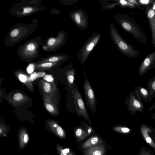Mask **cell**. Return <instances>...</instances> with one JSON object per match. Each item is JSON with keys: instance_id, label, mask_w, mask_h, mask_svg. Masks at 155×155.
I'll return each mask as SVG.
<instances>
[{"instance_id": "obj_20", "label": "cell", "mask_w": 155, "mask_h": 155, "mask_svg": "<svg viewBox=\"0 0 155 155\" xmlns=\"http://www.w3.org/2000/svg\"><path fill=\"white\" fill-rule=\"evenodd\" d=\"M58 63L59 62L54 63L44 62L38 63L35 65V67L37 69L40 70H49L57 65Z\"/></svg>"}, {"instance_id": "obj_21", "label": "cell", "mask_w": 155, "mask_h": 155, "mask_svg": "<svg viewBox=\"0 0 155 155\" xmlns=\"http://www.w3.org/2000/svg\"><path fill=\"white\" fill-rule=\"evenodd\" d=\"M116 2L113 3H109L106 2V1L100 0V3L102 5V9L105 10H110L114 8L118 5L117 0Z\"/></svg>"}, {"instance_id": "obj_15", "label": "cell", "mask_w": 155, "mask_h": 155, "mask_svg": "<svg viewBox=\"0 0 155 155\" xmlns=\"http://www.w3.org/2000/svg\"><path fill=\"white\" fill-rule=\"evenodd\" d=\"M105 149L103 146H97L91 147L85 151L86 155H104Z\"/></svg>"}, {"instance_id": "obj_47", "label": "cell", "mask_w": 155, "mask_h": 155, "mask_svg": "<svg viewBox=\"0 0 155 155\" xmlns=\"http://www.w3.org/2000/svg\"><path fill=\"white\" fill-rule=\"evenodd\" d=\"M0 133L1 134L2 132V129H1V128H0Z\"/></svg>"}, {"instance_id": "obj_27", "label": "cell", "mask_w": 155, "mask_h": 155, "mask_svg": "<svg viewBox=\"0 0 155 155\" xmlns=\"http://www.w3.org/2000/svg\"><path fill=\"white\" fill-rule=\"evenodd\" d=\"M115 129L118 131H120L123 133H127L130 131V129L127 127L123 126H118L115 127Z\"/></svg>"}, {"instance_id": "obj_6", "label": "cell", "mask_w": 155, "mask_h": 155, "mask_svg": "<svg viewBox=\"0 0 155 155\" xmlns=\"http://www.w3.org/2000/svg\"><path fill=\"white\" fill-rule=\"evenodd\" d=\"M70 18L75 25L81 29H87L88 26L87 14L83 9H79L72 11L70 13Z\"/></svg>"}, {"instance_id": "obj_29", "label": "cell", "mask_w": 155, "mask_h": 155, "mask_svg": "<svg viewBox=\"0 0 155 155\" xmlns=\"http://www.w3.org/2000/svg\"><path fill=\"white\" fill-rule=\"evenodd\" d=\"M35 65L33 64H30L27 67L26 71L29 74H31L33 72L35 68Z\"/></svg>"}, {"instance_id": "obj_33", "label": "cell", "mask_w": 155, "mask_h": 155, "mask_svg": "<svg viewBox=\"0 0 155 155\" xmlns=\"http://www.w3.org/2000/svg\"><path fill=\"white\" fill-rule=\"evenodd\" d=\"M33 9L31 7H25L23 9V12L24 14H28L31 12Z\"/></svg>"}, {"instance_id": "obj_25", "label": "cell", "mask_w": 155, "mask_h": 155, "mask_svg": "<svg viewBox=\"0 0 155 155\" xmlns=\"http://www.w3.org/2000/svg\"><path fill=\"white\" fill-rule=\"evenodd\" d=\"M139 3L141 5L147 7L150 6L155 2L154 0H137Z\"/></svg>"}, {"instance_id": "obj_12", "label": "cell", "mask_w": 155, "mask_h": 155, "mask_svg": "<svg viewBox=\"0 0 155 155\" xmlns=\"http://www.w3.org/2000/svg\"><path fill=\"white\" fill-rule=\"evenodd\" d=\"M41 93L43 95L44 105L46 109L50 114L53 115H58V110L53 100L42 91Z\"/></svg>"}, {"instance_id": "obj_31", "label": "cell", "mask_w": 155, "mask_h": 155, "mask_svg": "<svg viewBox=\"0 0 155 155\" xmlns=\"http://www.w3.org/2000/svg\"><path fill=\"white\" fill-rule=\"evenodd\" d=\"M134 93L138 100L142 103H143L142 99L140 96V94L139 93L137 87L134 86Z\"/></svg>"}, {"instance_id": "obj_17", "label": "cell", "mask_w": 155, "mask_h": 155, "mask_svg": "<svg viewBox=\"0 0 155 155\" xmlns=\"http://www.w3.org/2000/svg\"><path fill=\"white\" fill-rule=\"evenodd\" d=\"M68 56L67 55L61 54L58 56H52L40 61L39 63L44 62L54 63L61 61H67Z\"/></svg>"}, {"instance_id": "obj_13", "label": "cell", "mask_w": 155, "mask_h": 155, "mask_svg": "<svg viewBox=\"0 0 155 155\" xmlns=\"http://www.w3.org/2000/svg\"><path fill=\"white\" fill-rule=\"evenodd\" d=\"M154 128L146 124H142L140 126V129L145 141L155 150V144L149 135L148 132L153 130Z\"/></svg>"}, {"instance_id": "obj_44", "label": "cell", "mask_w": 155, "mask_h": 155, "mask_svg": "<svg viewBox=\"0 0 155 155\" xmlns=\"http://www.w3.org/2000/svg\"><path fill=\"white\" fill-rule=\"evenodd\" d=\"M155 68V61H154V63L153 64L151 67V69L152 68Z\"/></svg>"}, {"instance_id": "obj_42", "label": "cell", "mask_w": 155, "mask_h": 155, "mask_svg": "<svg viewBox=\"0 0 155 155\" xmlns=\"http://www.w3.org/2000/svg\"><path fill=\"white\" fill-rule=\"evenodd\" d=\"M150 118L152 120H155V111Z\"/></svg>"}, {"instance_id": "obj_22", "label": "cell", "mask_w": 155, "mask_h": 155, "mask_svg": "<svg viewBox=\"0 0 155 155\" xmlns=\"http://www.w3.org/2000/svg\"><path fill=\"white\" fill-rule=\"evenodd\" d=\"M99 140L97 137H93L86 141L82 146L83 148L89 147L97 143Z\"/></svg>"}, {"instance_id": "obj_2", "label": "cell", "mask_w": 155, "mask_h": 155, "mask_svg": "<svg viewBox=\"0 0 155 155\" xmlns=\"http://www.w3.org/2000/svg\"><path fill=\"white\" fill-rule=\"evenodd\" d=\"M109 31L112 41L123 54L130 58H134L139 55L140 51L123 39L112 23L111 24L109 27Z\"/></svg>"}, {"instance_id": "obj_4", "label": "cell", "mask_w": 155, "mask_h": 155, "mask_svg": "<svg viewBox=\"0 0 155 155\" xmlns=\"http://www.w3.org/2000/svg\"><path fill=\"white\" fill-rule=\"evenodd\" d=\"M84 82L83 87L85 97L86 104L88 107L94 113L96 111L97 103L94 91L90 84L86 74H84Z\"/></svg>"}, {"instance_id": "obj_16", "label": "cell", "mask_w": 155, "mask_h": 155, "mask_svg": "<svg viewBox=\"0 0 155 155\" xmlns=\"http://www.w3.org/2000/svg\"><path fill=\"white\" fill-rule=\"evenodd\" d=\"M146 86L148 89L150 93V104L152 101V99L155 97V75L148 81Z\"/></svg>"}, {"instance_id": "obj_41", "label": "cell", "mask_w": 155, "mask_h": 155, "mask_svg": "<svg viewBox=\"0 0 155 155\" xmlns=\"http://www.w3.org/2000/svg\"><path fill=\"white\" fill-rule=\"evenodd\" d=\"M143 153H142L140 155H151L150 153H148L147 152L144 151Z\"/></svg>"}, {"instance_id": "obj_7", "label": "cell", "mask_w": 155, "mask_h": 155, "mask_svg": "<svg viewBox=\"0 0 155 155\" xmlns=\"http://www.w3.org/2000/svg\"><path fill=\"white\" fill-rule=\"evenodd\" d=\"M76 109L78 115L82 116L88 121L90 119L85 107L82 96L76 86L72 90Z\"/></svg>"}, {"instance_id": "obj_18", "label": "cell", "mask_w": 155, "mask_h": 155, "mask_svg": "<svg viewBox=\"0 0 155 155\" xmlns=\"http://www.w3.org/2000/svg\"><path fill=\"white\" fill-rule=\"evenodd\" d=\"M75 71L72 67L68 69L66 72V78L69 87L73 88L74 87Z\"/></svg>"}, {"instance_id": "obj_24", "label": "cell", "mask_w": 155, "mask_h": 155, "mask_svg": "<svg viewBox=\"0 0 155 155\" xmlns=\"http://www.w3.org/2000/svg\"><path fill=\"white\" fill-rule=\"evenodd\" d=\"M46 73L44 72H35L30 76V78L32 81H33L38 78L45 76Z\"/></svg>"}, {"instance_id": "obj_40", "label": "cell", "mask_w": 155, "mask_h": 155, "mask_svg": "<svg viewBox=\"0 0 155 155\" xmlns=\"http://www.w3.org/2000/svg\"><path fill=\"white\" fill-rule=\"evenodd\" d=\"M69 149L68 148H67L62 150V152L64 153H67L69 152Z\"/></svg>"}, {"instance_id": "obj_32", "label": "cell", "mask_w": 155, "mask_h": 155, "mask_svg": "<svg viewBox=\"0 0 155 155\" xmlns=\"http://www.w3.org/2000/svg\"><path fill=\"white\" fill-rule=\"evenodd\" d=\"M79 0H69L62 1L63 3L67 5H72L76 3Z\"/></svg>"}, {"instance_id": "obj_23", "label": "cell", "mask_w": 155, "mask_h": 155, "mask_svg": "<svg viewBox=\"0 0 155 155\" xmlns=\"http://www.w3.org/2000/svg\"><path fill=\"white\" fill-rule=\"evenodd\" d=\"M118 5L123 8H134L135 7L132 4L127 2L126 0H117Z\"/></svg>"}, {"instance_id": "obj_45", "label": "cell", "mask_w": 155, "mask_h": 155, "mask_svg": "<svg viewBox=\"0 0 155 155\" xmlns=\"http://www.w3.org/2000/svg\"><path fill=\"white\" fill-rule=\"evenodd\" d=\"M43 48V49L45 50H46L47 48L46 46H44Z\"/></svg>"}, {"instance_id": "obj_36", "label": "cell", "mask_w": 155, "mask_h": 155, "mask_svg": "<svg viewBox=\"0 0 155 155\" xmlns=\"http://www.w3.org/2000/svg\"><path fill=\"white\" fill-rule=\"evenodd\" d=\"M84 130L82 128H78L77 129L75 132L76 135L77 137H80L83 133H84Z\"/></svg>"}, {"instance_id": "obj_43", "label": "cell", "mask_w": 155, "mask_h": 155, "mask_svg": "<svg viewBox=\"0 0 155 155\" xmlns=\"http://www.w3.org/2000/svg\"><path fill=\"white\" fill-rule=\"evenodd\" d=\"M152 5V8L153 9H155V1L154 2V3Z\"/></svg>"}, {"instance_id": "obj_3", "label": "cell", "mask_w": 155, "mask_h": 155, "mask_svg": "<svg viewBox=\"0 0 155 155\" xmlns=\"http://www.w3.org/2000/svg\"><path fill=\"white\" fill-rule=\"evenodd\" d=\"M101 35L95 32L84 43L77 55V58L81 65L84 64L90 54L98 43Z\"/></svg>"}, {"instance_id": "obj_8", "label": "cell", "mask_w": 155, "mask_h": 155, "mask_svg": "<svg viewBox=\"0 0 155 155\" xmlns=\"http://www.w3.org/2000/svg\"><path fill=\"white\" fill-rule=\"evenodd\" d=\"M155 61V51L148 54L142 62L138 70V76L141 77L146 74L151 69Z\"/></svg>"}, {"instance_id": "obj_19", "label": "cell", "mask_w": 155, "mask_h": 155, "mask_svg": "<svg viewBox=\"0 0 155 155\" xmlns=\"http://www.w3.org/2000/svg\"><path fill=\"white\" fill-rule=\"evenodd\" d=\"M137 87L142 100L149 103L150 93L148 89L140 85H138Z\"/></svg>"}, {"instance_id": "obj_37", "label": "cell", "mask_w": 155, "mask_h": 155, "mask_svg": "<svg viewBox=\"0 0 155 155\" xmlns=\"http://www.w3.org/2000/svg\"><path fill=\"white\" fill-rule=\"evenodd\" d=\"M58 133L60 136H62L64 135V131L62 128L60 126H58L57 128Z\"/></svg>"}, {"instance_id": "obj_46", "label": "cell", "mask_w": 155, "mask_h": 155, "mask_svg": "<svg viewBox=\"0 0 155 155\" xmlns=\"http://www.w3.org/2000/svg\"><path fill=\"white\" fill-rule=\"evenodd\" d=\"M61 155H68L67 154V153H61Z\"/></svg>"}, {"instance_id": "obj_39", "label": "cell", "mask_w": 155, "mask_h": 155, "mask_svg": "<svg viewBox=\"0 0 155 155\" xmlns=\"http://www.w3.org/2000/svg\"><path fill=\"white\" fill-rule=\"evenodd\" d=\"M155 108V102L150 107L149 110L150 111H152Z\"/></svg>"}, {"instance_id": "obj_5", "label": "cell", "mask_w": 155, "mask_h": 155, "mask_svg": "<svg viewBox=\"0 0 155 155\" xmlns=\"http://www.w3.org/2000/svg\"><path fill=\"white\" fill-rule=\"evenodd\" d=\"M125 104L128 111L135 116L138 111L144 114L145 109L143 103L141 102L136 97L134 91H132L125 99Z\"/></svg>"}, {"instance_id": "obj_1", "label": "cell", "mask_w": 155, "mask_h": 155, "mask_svg": "<svg viewBox=\"0 0 155 155\" xmlns=\"http://www.w3.org/2000/svg\"><path fill=\"white\" fill-rule=\"evenodd\" d=\"M114 17L120 26L138 41L143 44L147 43V38L146 35L140 26L133 19L125 14H115Z\"/></svg>"}, {"instance_id": "obj_28", "label": "cell", "mask_w": 155, "mask_h": 155, "mask_svg": "<svg viewBox=\"0 0 155 155\" xmlns=\"http://www.w3.org/2000/svg\"><path fill=\"white\" fill-rule=\"evenodd\" d=\"M36 46L33 43H30L28 44L26 48V50L28 52H31L35 51Z\"/></svg>"}, {"instance_id": "obj_35", "label": "cell", "mask_w": 155, "mask_h": 155, "mask_svg": "<svg viewBox=\"0 0 155 155\" xmlns=\"http://www.w3.org/2000/svg\"><path fill=\"white\" fill-rule=\"evenodd\" d=\"M19 33V30L17 29L13 30L10 32V36L13 37L16 36Z\"/></svg>"}, {"instance_id": "obj_11", "label": "cell", "mask_w": 155, "mask_h": 155, "mask_svg": "<svg viewBox=\"0 0 155 155\" xmlns=\"http://www.w3.org/2000/svg\"><path fill=\"white\" fill-rule=\"evenodd\" d=\"M7 98L11 104L16 107L24 104L29 100L27 96L20 92L11 94Z\"/></svg>"}, {"instance_id": "obj_26", "label": "cell", "mask_w": 155, "mask_h": 155, "mask_svg": "<svg viewBox=\"0 0 155 155\" xmlns=\"http://www.w3.org/2000/svg\"><path fill=\"white\" fill-rule=\"evenodd\" d=\"M127 2L133 4L136 8L140 9L145 10L146 7L140 4L137 0H126Z\"/></svg>"}, {"instance_id": "obj_30", "label": "cell", "mask_w": 155, "mask_h": 155, "mask_svg": "<svg viewBox=\"0 0 155 155\" xmlns=\"http://www.w3.org/2000/svg\"><path fill=\"white\" fill-rule=\"evenodd\" d=\"M44 80L49 82H52L54 81V77L51 74H46L44 76L43 78Z\"/></svg>"}, {"instance_id": "obj_9", "label": "cell", "mask_w": 155, "mask_h": 155, "mask_svg": "<svg viewBox=\"0 0 155 155\" xmlns=\"http://www.w3.org/2000/svg\"><path fill=\"white\" fill-rule=\"evenodd\" d=\"M39 85L42 91L53 100L54 96H57V89L55 81L49 82L41 79L39 82Z\"/></svg>"}, {"instance_id": "obj_38", "label": "cell", "mask_w": 155, "mask_h": 155, "mask_svg": "<svg viewBox=\"0 0 155 155\" xmlns=\"http://www.w3.org/2000/svg\"><path fill=\"white\" fill-rule=\"evenodd\" d=\"M28 136L27 134H25L24 135V142L26 143L28 142Z\"/></svg>"}, {"instance_id": "obj_34", "label": "cell", "mask_w": 155, "mask_h": 155, "mask_svg": "<svg viewBox=\"0 0 155 155\" xmlns=\"http://www.w3.org/2000/svg\"><path fill=\"white\" fill-rule=\"evenodd\" d=\"M56 39L53 38H51L49 39L47 42L48 45L49 46H52L55 43Z\"/></svg>"}, {"instance_id": "obj_14", "label": "cell", "mask_w": 155, "mask_h": 155, "mask_svg": "<svg viewBox=\"0 0 155 155\" xmlns=\"http://www.w3.org/2000/svg\"><path fill=\"white\" fill-rule=\"evenodd\" d=\"M15 74L19 81L24 84L29 90L32 92L33 91V84L29 77L21 71L15 72Z\"/></svg>"}, {"instance_id": "obj_10", "label": "cell", "mask_w": 155, "mask_h": 155, "mask_svg": "<svg viewBox=\"0 0 155 155\" xmlns=\"http://www.w3.org/2000/svg\"><path fill=\"white\" fill-rule=\"evenodd\" d=\"M145 12L151 32L152 45L155 48V9H152L150 6H148Z\"/></svg>"}]
</instances>
